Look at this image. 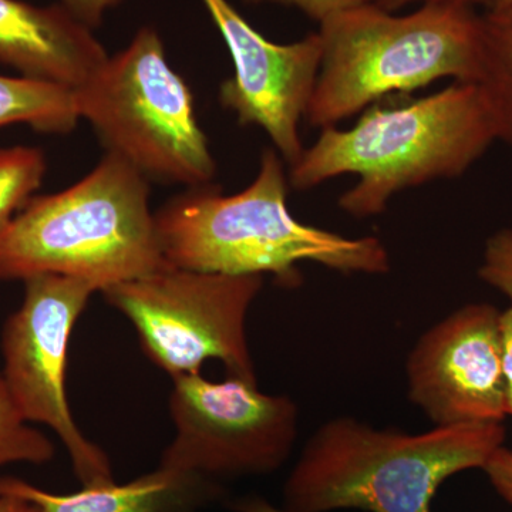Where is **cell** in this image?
<instances>
[{
  "mask_svg": "<svg viewBox=\"0 0 512 512\" xmlns=\"http://www.w3.org/2000/svg\"><path fill=\"white\" fill-rule=\"evenodd\" d=\"M504 423L434 427L426 433L373 429L353 417L323 423L286 478L288 512H433L440 485L483 470L504 446Z\"/></svg>",
  "mask_w": 512,
  "mask_h": 512,
  "instance_id": "cell-3",
  "label": "cell"
},
{
  "mask_svg": "<svg viewBox=\"0 0 512 512\" xmlns=\"http://www.w3.org/2000/svg\"><path fill=\"white\" fill-rule=\"evenodd\" d=\"M53 457L52 440L20 416L0 375V468L20 463L42 466Z\"/></svg>",
  "mask_w": 512,
  "mask_h": 512,
  "instance_id": "cell-17",
  "label": "cell"
},
{
  "mask_svg": "<svg viewBox=\"0 0 512 512\" xmlns=\"http://www.w3.org/2000/svg\"><path fill=\"white\" fill-rule=\"evenodd\" d=\"M372 2L379 6V8L393 13L394 10L402 9L404 6L412 5V3H421V5H424V3L441 2L463 3V5H470L476 8V6H484L485 0H372Z\"/></svg>",
  "mask_w": 512,
  "mask_h": 512,
  "instance_id": "cell-23",
  "label": "cell"
},
{
  "mask_svg": "<svg viewBox=\"0 0 512 512\" xmlns=\"http://www.w3.org/2000/svg\"><path fill=\"white\" fill-rule=\"evenodd\" d=\"M107 59L93 29L60 3L0 0V63L23 77L76 90Z\"/></svg>",
  "mask_w": 512,
  "mask_h": 512,
  "instance_id": "cell-12",
  "label": "cell"
},
{
  "mask_svg": "<svg viewBox=\"0 0 512 512\" xmlns=\"http://www.w3.org/2000/svg\"><path fill=\"white\" fill-rule=\"evenodd\" d=\"M249 3H279V5L292 6L305 13L308 18L315 22L322 23L340 10L363 5L372 0H245Z\"/></svg>",
  "mask_w": 512,
  "mask_h": 512,
  "instance_id": "cell-20",
  "label": "cell"
},
{
  "mask_svg": "<svg viewBox=\"0 0 512 512\" xmlns=\"http://www.w3.org/2000/svg\"><path fill=\"white\" fill-rule=\"evenodd\" d=\"M501 313L468 303L427 329L406 362L409 400L434 427L504 423Z\"/></svg>",
  "mask_w": 512,
  "mask_h": 512,
  "instance_id": "cell-10",
  "label": "cell"
},
{
  "mask_svg": "<svg viewBox=\"0 0 512 512\" xmlns=\"http://www.w3.org/2000/svg\"><path fill=\"white\" fill-rule=\"evenodd\" d=\"M495 141L477 84L454 82L409 103L373 104L349 130L322 128L292 165L289 181L305 191L356 174L339 207L350 217H376L397 192L467 173Z\"/></svg>",
  "mask_w": 512,
  "mask_h": 512,
  "instance_id": "cell-2",
  "label": "cell"
},
{
  "mask_svg": "<svg viewBox=\"0 0 512 512\" xmlns=\"http://www.w3.org/2000/svg\"><path fill=\"white\" fill-rule=\"evenodd\" d=\"M478 276L497 289L512 305V228H501L485 241Z\"/></svg>",
  "mask_w": 512,
  "mask_h": 512,
  "instance_id": "cell-18",
  "label": "cell"
},
{
  "mask_svg": "<svg viewBox=\"0 0 512 512\" xmlns=\"http://www.w3.org/2000/svg\"><path fill=\"white\" fill-rule=\"evenodd\" d=\"M201 2L234 62V76L221 84L222 106L244 126L262 128L292 167L305 151L299 126L306 119L318 82L319 33L279 45L252 28L228 0Z\"/></svg>",
  "mask_w": 512,
  "mask_h": 512,
  "instance_id": "cell-11",
  "label": "cell"
},
{
  "mask_svg": "<svg viewBox=\"0 0 512 512\" xmlns=\"http://www.w3.org/2000/svg\"><path fill=\"white\" fill-rule=\"evenodd\" d=\"M46 174L39 148H0V231L32 198Z\"/></svg>",
  "mask_w": 512,
  "mask_h": 512,
  "instance_id": "cell-16",
  "label": "cell"
},
{
  "mask_svg": "<svg viewBox=\"0 0 512 512\" xmlns=\"http://www.w3.org/2000/svg\"><path fill=\"white\" fill-rule=\"evenodd\" d=\"M80 120L92 124L107 153L147 178L188 188L217 173L194 96L165 56L156 29L138 30L130 45L73 90Z\"/></svg>",
  "mask_w": 512,
  "mask_h": 512,
  "instance_id": "cell-6",
  "label": "cell"
},
{
  "mask_svg": "<svg viewBox=\"0 0 512 512\" xmlns=\"http://www.w3.org/2000/svg\"><path fill=\"white\" fill-rule=\"evenodd\" d=\"M121 0H60V5L69 9L76 18L90 28H97L103 22L104 15Z\"/></svg>",
  "mask_w": 512,
  "mask_h": 512,
  "instance_id": "cell-21",
  "label": "cell"
},
{
  "mask_svg": "<svg viewBox=\"0 0 512 512\" xmlns=\"http://www.w3.org/2000/svg\"><path fill=\"white\" fill-rule=\"evenodd\" d=\"M165 261L175 268L224 275H275L298 284V265L340 274L384 275L390 256L379 238H348L296 220L288 178L275 148L262 153L255 180L237 194L190 188L156 214Z\"/></svg>",
  "mask_w": 512,
  "mask_h": 512,
  "instance_id": "cell-1",
  "label": "cell"
},
{
  "mask_svg": "<svg viewBox=\"0 0 512 512\" xmlns=\"http://www.w3.org/2000/svg\"><path fill=\"white\" fill-rule=\"evenodd\" d=\"M0 512H42V510L23 498L0 494Z\"/></svg>",
  "mask_w": 512,
  "mask_h": 512,
  "instance_id": "cell-25",
  "label": "cell"
},
{
  "mask_svg": "<svg viewBox=\"0 0 512 512\" xmlns=\"http://www.w3.org/2000/svg\"><path fill=\"white\" fill-rule=\"evenodd\" d=\"M235 512H288L284 508L275 507L261 497H244L234 501L231 505Z\"/></svg>",
  "mask_w": 512,
  "mask_h": 512,
  "instance_id": "cell-24",
  "label": "cell"
},
{
  "mask_svg": "<svg viewBox=\"0 0 512 512\" xmlns=\"http://www.w3.org/2000/svg\"><path fill=\"white\" fill-rule=\"evenodd\" d=\"M512 6V0H485V10H498L504 8H510Z\"/></svg>",
  "mask_w": 512,
  "mask_h": 512,
  "instance_id": "cell-26",
  "label": "cell"
},
{
  "mask_svg": "<svg viewBox=\"0 0 512 512\" xmlns=\"http://www.w3.org/2000/svg\"><path fill=\"white\" fill-rule=\"evenodd\" d=\"M322 62L306 121L333 127L393 94L441 79L477 83L483 22L463 3H424L394 16L373 2L319 23Z\"/></svg>",
  "mask_w": 512,
  "mask_h": 512,
  "instance_id": "cell-5",
  "label": "cell"
},
{
  "mask_svg": "<svg viewBox=\"0 0 512 512\" xmlns=\"http://www.w3.org/2000/svg\"><path fill=\"white\" fill-rule=\"evenodd\" d=\"M503 335V375L507 416L512 417V305L501 313Z\"/></svg>",
  "mask_w": 512,
  "mask_h": 512,
  "instance_id": "cell-22",
  "label": "cell"
},
{
  "mask_svg": "<svg viewBox=\"0 0 512 512\" xmlns=\"http://www.w3.org/2000/svg\"><path fill=\"white\" fill-rule=\"evenodd\" d=\"M168 265L148 178L116 154L67 190L30 198L0 231L2 281L66 275L101 292Z\"/></svg>",
  "mask_w": 512,
  "mask_h": 512,
  "instance_id": "cell-4",
  "label": "cell"
},
{
  "mask_svg": "<svg viewBox=\"0 0 512 512\" xmlns=\"http://www.w3.org/2000/svg\"><path fill=\"white\" fill-rule=\"evenodd\" d=\"M483 471L497 494L512 507V450L501 446L488 458Z\"/></svg>",
  "mask_w": 512,
  "mask_h": 512,
  "instance_id": "cell-19",
  "label": "cell"
},
{
  "mask_svg": "<svg viewBox=\"0 0 512 512\" xmlns=\"http://www.w3.org/2000/svg\"><path fill=\"white\" fill-rule=\"evenodd\" d=\"M79 120L73 90L0 74V128L26 124L46 134H67Z\"/></svg>",
  "mask_w": 512,
  "mask_h": 512,
  "instance_id": "cell-15",
  "label": "cell"
},
{
  "mask_svg": "<svg viewBox=\"0 0 512 512\" xmlns=\"http://www.w3.org/2000/svg\"><path fill=\"white\" fill-rule=\"evenodd\" d=\"M25 282L22 305L2 333L3 382L30 424L49 427L83 485L114 480L107 454L79 429L67 400L70 336L96 286L73 276L43 274Z\"/></svg>",
  "mask_w": 512,
  "mask_h": 512,
  "instance_id": "cell-9",
  "label": "cell"
},
{
  "mask_svg": "<svg viewBox=\"0 0 512 512\" xmlns=\"http://www.w3.org/2000/svg\"><path fill=\"white\" fill-rule=\"evenodd\" d=\"M264 288L261 275H224L165 266L103 289L137 330L144 353L173 377L218 359L228 376L256 382L247 318Z\"/></svg>",
  "mask_w": 512,
  "mask_h": 512,
  "instance_id": "cell-7",
  "label": "cell"
},
{
  "mask_svg": "<svg viewBox=\"0 0 512 512\" xmlns=\"http://www.w3.org/2000/svg\"><path fill=\"white\" fill-rule=\"evenodd\" d=\"M173 441L158 466L221 483L275 473L291 457L299 434V407L285 394L228 376L211 382L201 373L173 377Z\"/></svg>",
  "mask_w": 512,
  "mask_h": 512,
  "instance_id": "cell-8",
  "label": "cell"
},
{
  "mask_svg": "<svg viewBox=\"0 0 512 512\" xmlns=\"http://www.w3.org/2000/svg\"><path fill=\"white\" fill-rule=\"evenodd\" d=\"M0 494L36 504L42 512H205L224 495V487L210 478L177 468L156 470L126 484L83 485L73 494H55L28 481L0 477Z\"/></svg>",
  "mask_w": 512,
  "mask_h": 512,
  "instance_id": "cell-13",
  "label": "cell"
},
{
  "mask_svg": "<svg viewBox=\"0 0 512 512\" xmlns=\"http://www.w3.org/2000/svg\"><path fill=\"white\" fill-rule=\"evenodd\" d=\"M483 60L477 86L495 140L512 147V6L481 13Z\"/></svg>",
  "mask_w": 512,
  "mask_h": 512,
  "instance_id": "cell-14",
  "label": "cell"
}]
</instances>
